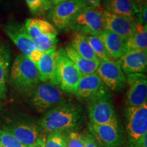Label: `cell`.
I'll use <instances>...</instances> for the list:
<instances>
[{
    "label": "cell",
    "mask_w": 147,
    "mask_h": 147,
    "mask_svg": "<svg viewBox=\"0 0 147 147\" xmlns=\"http://www.w3.org/2000/svg\"><path fill=\"white\" fill-rule=\"evenodd\" d=\"M104 29L119 35L126 41L135 32L138 23L126 16L102 10Z\"/></svg>",
    "instance_id": "9a60e30c"
},
{
    "label": "cell",
    "mask_w": 147,
    "mask_h": 147,
    "mask_svg": "<svg viewBox=\"0 0 147 147\" xmlns=\"http://www.w3.org/2000/svg\"><path fill=\"white\" fill-rule=\"evenodd\" d=\"M67 29L85 36H97L104 29L102 10L89 5L74 17Z\"/></svg>",
    "instance_id": "5b68a950"
},
{
    "label": "cell",
    "mask_w": 147,
    "mask_h": 147,
    "mask_svg": "<svg viewBox=\"0 0 147 147\" xmlns=\"http://www.w3.org/2000/svg\"><path fill=\"white\" fill-rule=\"evenodd\" d=\"M3 129L10 132L25 147H44L47 136L43 134L38 122L22 119L8 123Z\"/></svg>",
    "instance_id": "277c9868"
},
{
    "label": "cell",
    "mask_w": 147,
    "mask_h": 147,
    "mask_svg": "<svg viewBox=\"0 0 147 147\" xmlns=\"http://www.w3.org/2000/svg\"><path fill=\"white\" fill-rule=\"evenodd\" d=\"M136 16L138 22L143 25H146L147 0H130Z\"/></svg>",
    "instance_id": "4316f807"
},
{
    "label": "cell",
    "mask_w": 147,
    "mask_h": 147,
    "mask_svg": "<svg viewBox=\"0 0 147 147\" xmlns=\"http://www.w3.org/2000/svg\"><path fill=\"white\" fill-rule=\"evenodd\" d=\"M90 4L86 0H66L51 7L48 18L55 28L67 29L76 14Z\"/></svg>",
    "instance_id": "9c48e42d"
},
{
    "label": "cell",
    "mask_w": 147,
    "mask_h": 147,
    "mask_svg": "<svg viewBox=\"0 0 147 147\" xmlns=\"http://www.w3.org/2000/svg\"><path fill=\"white\" fill-rule=\"evenodd\" d=\"M96 72L104 85L110 91L117 93L125 87L126 75L118 61L112 59L100 61Z\"/></svg>",
    "instance_id": "7c38bea8"
},
{
    "label": "cell",
    "mask_w": 147,
    "mask_h": 147,
    "mask_svg": "<svg viewBox=\"0 0 147 147\" xmlns=\"http://www.w3.org/2000/svg\"><path fill=\"white\" fill-rule=\"evenodd\" d=\"M84 117L81 106L66 102L46 112L38 124L46 136L54 132L64 133L77 129Z\"/></svg>",
    "instance_id": "6da1fadb"
},
{
    "label": "cell",
    "mask_w": 147,
    "mask_h": 147,
    "mask_svg": "<svg viewBox=\"0 0 147 147\" xmlns=\"http://www.w3.org/2000/svg\"><path fill=\"white\" fill-rule=\"evenodd\" d=\"M108 89L97 72H95L81 76L74 94L78 101L87 103Z\"/></svg>",
    "instance_id": "2e32d148"
},
{
    "label": "cell",
    "mask_w": 147,
    "mask_h": 147,
    "mask_svg": "<svg viewBox=\"0 0 147 147\" xmlns=\"http://www.w3.org/2000/svg\"><path fill=\"white\" fill-rule=\"evenodd\" d=\"M62 134L65 138L67 147H84L83 134L77 129L71 130Z\"/></svg>",
    "instance_id": "484cf974"
},
{
    "label": "cell",
    "mask_w": 147,
    "mask_h": 147,
    "mask_svg": "<svg viewBox=\"0 0 147 147\" xmlns=\"http://www.w3.org/2000/svg\"><path fill=\"white\" fill-rule=\"evenodd\" d=\"M64 51L68 58L78 69L81 76L91 74L97 71L100 61H91L82 57L76 52L70 45H67Z\"/></svg>",
    "instance_id": "44dd1931"
},
{
    "label": "cell",
    "mask_w": 147,
    "mask_h": 147,
    "mask_svg": "<svg viewBox=\"0 0 147 147\" xmlns=\"http://www.w3.org/2000/svg\"><path fill=\"white\" fill-rule=\"evenodd\" d=\"M58 52L59 57L57 70L58 87L63 92L74 94L82 76L74 64L65 54L64 49H59Z\"/></svg>",
    "instance_id": "30bf717a"
},
{
    "label": "cell",
    "mask_w": 147,
    "mask_h": 147,
    "mask_svg": "<svg viewBox=\"0 0 147 147\" xmlns=\"http://www.w3.org/2000/svg\"><path fill=\"white\" fill-rule=\"evenodd\" d=\"M44 147H67L63 134L54 132L48 134Z\"/></svg>",
    "instance_id": "f546056e"
},
{
    "label": "cell",
    "mask_w": 147,
    "mask_h": 147,
    "mask_svg": "<svg viewBox=\"0 0 147 147\" xmlns=\"http://www.w3.org/2000/svg\"><path fill=\"white\" fill-rule=\"evenodd\" d=\"M82 134L84 136V147H100L89 131H84Z\"/></svg>",
    "instance_id": "4dcf8cb0"
},
{
    "label": "cell",
    "mask_w": 147,
    "mask_h": 147,
    "mask_svg": "<svg viewBox=\"0 0 147 147\" xmlns=\"http://www.w3.org/2000/svg\"><path fill=\"white\" fill-rule=\"evenodd\" d=\"M127 147H138L147 134V103L139 107H128L125 110Z\"/></svg>",
    "instance_id": "8992f818"
},
{
    "label": "cell",
    "mask_w": 147,
    "mask_h": 147,
    "mask_svg": "<svg viewBox=\"0 0 147 147\" xmlns=\"http://www.w3.org/2000/svg\"><path fill=\"white\" fill-rule=\"evenodd\" d=\"M24 25L38 50L46 51L56 48L57 32L51 23L40 18H27Z\"/></svg>",
    "instance_id": "52a82bcc"
},
{
    "label": "cell",
    "mask_w": 147,
    "mask_h": 147,
    "mask_svg": "<svg viewBox=\"0 0 147 147\" xmlns=\"http://www.w3.org/2000/svg\"><path fill=\"white\" fill-rule=\"evenodd\" d=\"M0 109H1V104H0Z\"/></svg>",
    "instance_id": "e575fe53"
},
{
    "label": "cell",
    "mask_w": 147,
    "mask_h": 147,
    "mask_svg": "<svg viewBox=\"0 0 147 147\" xmlns=\"http://www.w3.org/2000/svg\"><path fill=\"white\" fill-rule=\"evenodd\" d=\"M90 5L92 6L96 7V8H99L100 5V3L102 0H86Z\"/></svg>",
    "instance_id": "1f68e13d"
},
{
    "label": "cell",
    "mask_w": 147,
    "mask_h": 147,
    "mask_svg": "<svg viewBox=\"0 0 147 147\" xmlns=\"http://www.w3.org/2000/svg\"><path fill=\"white\" fill-rule=\"evenodd\" d=\"M8 78L11 86L25 95L41 82L36 64L23 54L14 59Z\"/></svg>",
    "instance_id": "7a4b0ae2"
},
{
    "label": "cell",
    "mask_w": 147,
    "mask_h": 147,
    "mask_svg": "<svg viewBox=\"0 0 147 147\" xmlns=\"http://www.w3.org/2000/svg\"><path fill=\"white\" fill-rule=\"evenodd\" d=\"M11 61L10 48L5 44L0 43V99L6 97L7 82L9 78V71Z\"/></svg>",
    "instance_id": "ffe728a7"
},
{
    "label": "cell",
    "mask_w": 147,
    "mask_h": 147,
    "mask_svg": "<svg viewBox=\"0 0 147 147\" xmlns=\"http://www.w3.org/2000/svg\"><path fill=\"white\" fill-rule=\"evenodd\" d=\"M0 147H25L12 134L0 129Z\"/></svg>",
    "instance_id": "83f0119b"
},
{
    "label": "cell",
    "mask_w": 147,
    "mask_h": 147,
    "mask_svg": "<svg viewBox=\"0 0 147 147\" xmlns=\"http://www.w3.org/2000/svg\"><path fill=\"white\" fill-rule=\"evenodd\" d=\"M27 5L32 14H38L51 8V3L49 0H25Z\"/></svg>",
    "instance_id": "f1b7e54d"
},
{
    "label": "cell",
    "mask_w": 147,
    "mask_h": 147,
    "mask_svg": "<svg viewBox=\"0 0 147 147\" xmlns=\"http://www.w3.org/2000/svg\"><path fill=\"white\" fill-rule=\"evenodd\" d=\"M71 47L82 57L91 61H100L93 52L91 46L87 41V36L80 34H75L71 40Z\"/></svg>",
    "instance_id": "cb8c5ba5"
},
{
    "label": "cell",
    "mask_w": 147,
    "mask_h": 147,
    "mask_svg": "<svg viewBox=\"0 0 147 147\" xmlns=\"http://www.w3.org/2000/svg\"><path fill=\"white\" fill-rule=\"evenodd\" d=\"M89 131L100 147H122L125 142L118 119L102 125L89 123Z\"/></svg>",
    "instance_id": "8fae6325"
},
{
    "label": "cell",
    "mask_w": 147,
    "mask_h": 147,
    "mask_svg": "<svg viewBox=\"0 0 147 147\" xmlns=\"http://www.w3.org/2000/svg\"><path fill=\"white\" fill-rule=\"evenodd\" d=\"M88 42L93 49V52L96 55L97 59L100 61H106L111 59L106 51L104 43L97 36H87Z\"/></svg>",
    "instance_id": "d4e9b609"
},
{
    "label": "cell",
    "mask_w": 147,
    "mask_h": 147,
    "mask_svg": "<svg viewBox=\"0 0 147 147\" xmlns=\"http://www.w3.org/2000/svg\"><path fill=\"white\" fill-rule=\"evenodd\" d=\"M3 29L7 36L22 53L21 54L29 58L33 51L38 49L36 44L27 32L24 24L10 21L3 25Z\"/></svg>",
    "instance_id": "5bb4252c"
},
{
    "label": "cell",
    "mask_w": 147,
    "mask_h": 147,
    "mask_svg": "<svg viewBox=\"0 0 147 147\" xmlns=\"http://www.w3.org/2000/svg\"><path fill=\"white\" fill-rule=\"evenodd\" d=\"M29 104L40 113H44L66 102L63 91L58 86L40 82L26 95Z\"/></svg>",
    "instance_id": "3957f363"
},
{
    "label": "cell",
    "mask_w": 147,
    "mask_h": 147,
    "mask_svg": "<svg viewBox=\"0 0 147 147\" xmlns=\"http://www.w3.org/2000/svg\"><path fill=\"white\" fill-rule=\"evenodd\" d=\"M118 62L125 74H144L147 67V51L127 50Z\"/></svg>",
    "instance_id": "ac0fdd59"
},
{
    "label": "cell",
    "mask_w": 147,
    "mask_h": 147,
    "mask_svg": "<svg viewBox=\"0 0 147 147\" xmlns=\"http://www.w3.org/2000/svg\"><path fill=\"white\" fill-rule=\"evenodd\" d=\"M97 36L104 43L110 58L119 59L128 50L126 40L109 30L104 29Z\"/></svg>",
    "instance_id": "d6986e66"
},
{
    "label": "cell",
    "mask_w": 147,
    "mask_h": 147,
    "mask_svg": "<svg viewBox=\"0 0 147 147\" xmlns=\"http://www.w3.org/2000/svg\"><path fill=\"white\" fill-rule=\"evenodd\" d=\"M90 122L96 125L106 124L117 119L113 102V95L106 90L87 102Z\"/></svg>",
    "instance_id": "ba28073f"
},
{
    "label": "cell",
    "mask_w": 147,
    "mask_h": 147,
    "mask_svg": "<svg viewBox=\"0 0 147 147\" xmlns=\"http://www.w3.org/2000/svg\"><path fill=\"white\" fill-rule=\"evenodd\" d=\"M138 147H147V134L142 138Z\"/></svg>",
    "instance_id": "d6a6232c"
},
{
    "label": "cell",
    "mask_w": 147,
    "mask_h": 147,
    "mask_svg": "<svg viewBox=\"0 0 147 147\" xmlns=\"http://www.w3.org/2000/svg\"><path fill=\"white\" fill-rule=\"evenodd\" d=\"M59 52L56 48L44 51L36 63L39 73L40 81L58 86L57 80Z\"/></svg>",
    "instance_id": "e0dca14e"
},
{
    "label": "cell",
    "mask_w": 147,
    "mask_h": 147,
    "mask_svg": "<svg viewBox=\"0 0 147 147\" xmlns=\"http://www.w3.org/2000/svg\"><path fill=\"white\" fill-rule=\"evenodd\" d=\"M49 1H50L51 4L55 5V4H57V3L62 2V1H66V0H49Z\"/></svg>",
    "instance_id": "836d02e7"
},
{
    "label": "cell",
    "mask_w": 147,
    "mask_h": 147,
    "mask_svg": "<svg viewBox=\"0 0 147 147\" xmlns=\"http://www.w3.org/2000/svg\"><path fill=\"white\" fill-rule=\"evenodd\" d=\"M128 50L147 51V25L138 23L135 32L126 41Z\"/></svg>",
    "instance_id": "603a6c76"
},
{
    "label": "cell",
    "mask_w": 147,
    "mask_h": 147,
    "mask_svg": "<svg viewBox=\"0 0 147 147\" xmlns=\"http://www.w3.org/2000/svg\"><path fill=\"white\" fill-rule=\"evenodd\" d=\"M102 6L104 8L103 10L138 21L130 0H104Z\"/></svg>",
    "instance_id": "7402d4cb"
},
{
    "label": "cell",
    "mask_w": 147,
    "mask_h": 147,
    "mask_svg": "<svg viewBox=\"0 0 147 147\" xmlns=\"http://www.w3.org/2000/svg\"><path fill=\"white\" fill-rule=\"evenodd\" d=\"M129 87L125 95V104L128 107H139L146 104L147 77L143 73L126 75Z\"/></svg>",
    "instance_id": "4fadbf2b"
}]
</instances>
